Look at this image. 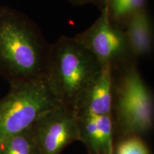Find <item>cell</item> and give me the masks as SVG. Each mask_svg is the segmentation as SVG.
<instances>
[{"mask_svg":"<svg viewBox=\"0 0 154 154\" xmlns=\"http://www.w3.org/2000/svg\"><path fill=\"white\" fill-rule=\"evenodd\" d=\"M50 48L32 19L0 7V76L9 86L45 79Z\"/></svg>","mask_w":154,"mask_h":154,"instance_id":"6da1fadb","label":"cell"},{"mask_svg":"<svg viewBox=\"0 0 154 154\" xmlns=\"http://www.w3.org/2000/svg\"><path fill=\"white\" fill-rule=\"evenodd\" d=\"M102 68L75 36H62L51 44L45 79L58 101L74 110Z\"/></svg>","mask_w":154,"mask_h":154,"instance_id":"7a4b0ae2","label":"cell"},{"mask_svg":"<svg viewBox=\"0 0 154 154\" xmlns=\"http://www.w3.org/2000/svg\"><path fill=\"white\" fill-rule=\"evenodd\" d=\"M113 74L112 118L123 137L139 136L153 127V96L136 65L128 63Z\"/></svg>","mask_w":154,"mask_h":154,"instance_id":"3957f363","label":"cell"},{"mask_svg":"<svg viewBox=\"0 0 154 154\" xmlns=\"http://www.w3.org/2000/svg\"><path fill=\"white\" fill-rule=\"evenodd\" d=\"M59 103L46 79L10 86L0 99V149L6 140L30 127L42 113Z\"/></svg>","mask_w":154,"mask_h":154,"instance_id":"277c9868","label":"cell"},{"mask_svg":"<svg viewBox=\"0 0 154 154\" xmlns=\"http://www.w3.org/2000/svg\"><path fill=\"white\" fill-rule=\"evenodd\" d=\"M75 38L93 54L102 67L118 70L131 62L133 57L123 26L110 18L106 7L95 22Z\"/></svg>","mask_w":154,"mask_h":154,"instance_id":"5b68a950","label":"cell"},{"mask_svg":"<svg viewBox=\"0 0 154 154\" xmlns=\"http://www.w3.org/2000/svg\"><path fill=\"white\" fill-rule=\"evenodd\" d=\"M31 129L41 154H61L70 144L79 141L76 111L62 103L42 113Z\"/></svg>","mask_w":154,"mask_h":154,"instance_id":"8992f818","label":"cell"},{"mask_svg":"<svg viewBox=\"0 0 154 154\" xmlns=\"http://www.w3.org/2000/svg\"><path fill=\"white\" fill-rule=\"evenodd\" d=\"M79 141L88 154H113L112 115L77 114Z\"/></svg>","mask_w":154,"mask_h":154,"instance_id":"52a82bcc","label":"cell"},{"mask_svg":"<svg viewBox=\"0 0 154 154\" xmlns=\"http://www.w3.org/2000/svg\"><path fill=\"white\" fill-rule=\"evenodd\" d=\"M112 99L113 71L105 66L83 93L74 111L76 114L112 115Z\"/></svg>","mask_w":154,"mask_h":154,"instance_id":"ba28073f","label":"cell"},{"mask_svg":"<svg viewBox=\"0 0 154 154\" xmlns=\"http://www.w3.org/2000/svg\"><path fill=\"white\" fill-rule=\"evenodd\" d=\"M122 26L133 58L146 57L151 53L153 45V26L146 9L131 15Z\"/></svg>","mask_w":154,"mask_h":154,"instance_id":"9c48e42d","label":"cell"},{"mask_svg":"<svg viewBox=\"0 0 154 154\" xmlns=\"http://www.w3.org/2000/svg\"><path fill=\"white\" fill-rule=\"evenodd\" d=\"M0 154H41L31 126L6 140L0 149Z\"/></svg>","mask_w":154,"mask_h":154,"instance_id":"30bf717a","label":"cell"},{"mask_svg":"<svg viewBox=\"0 0 154 154\" xmlns=\"http://www.w3.org/2000/svg\"><path fill=\"white\" fill-rule=\"evenodd\" d=\"M146 0H106V7L110 18L122 26L131 15L146 9Z\"/></svg>","mask_w":154,"mask_h":154,"instance_id":"8fae6325","label":"cell"},{"mask_svg":"<svg viewBox=\"0 0 154 154\" xmlns=\"http://www.w3.org/2000/svg\"><path fill=\"white\" fill-rule=\"evenodd\" d=\"M116 154H150V152L139 136H128L119 142Z\"/></svg>","mask_w":154,"mask_h":154,"instance_id":"7c38bea8","label":"cell"},{"mask_svg":"<svg viewBox=\"0 0 154 154\" xmlns=\"http://www.w3.org/2000/svg\"><path fill=\"white\" fill-rule=\"evenodd\" d=\"M106 1V0H70L73 5L82 6L87 4H93L97 6L101 10L105 7Z\"/></svg>","mask_w":154,"mask_h":154,"instance_id":"4fadbf2b","label":"cell"}]
</instances>
